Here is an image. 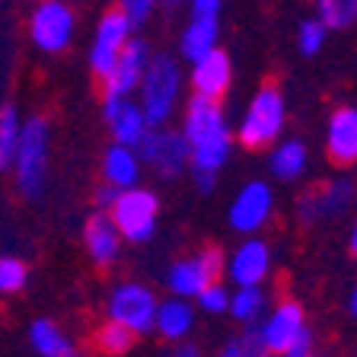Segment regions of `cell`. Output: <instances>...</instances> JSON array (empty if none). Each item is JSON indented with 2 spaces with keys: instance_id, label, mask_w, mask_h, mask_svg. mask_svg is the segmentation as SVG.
<instances>
[{
  "instance_id": "15",
  "label": "cell",
  "mask_w": 357,
  "mask_h": 357,
  "mask_svg": "<svg viewBox=\"0 0 357 357\" xmlns=\"http://www.w3.org/2000/svg\"><path fill=\"white\" fill-rule=\"evenodd\" d=\"M233 83V64H230V54L223 48H211L208 54L192 61V89L195 96L201 99H217L230 89Z\"/></svg>"
},
{
  "instance_id": "39",
  "label": "cell",
  "mask_w": 357,
  "mask_h": 357,
  "mask_svg": "<svg viewBox=\"0 0 357 357\" xmlns=\"http://www.w3.org/2000/svg\"><path fill=\"white\" fill-rule=\"evenodd\" d=\"M348 312H351V316H354V319H357V284H354V290H351V294H348Z\"/></svg>"
},
{
  "instance_id": "44",
  "label": "cell",
  "mask_w": 357,
  "mask_h": 357,
  "mask_svg": "<svg viewBox=\"0 0 357 357\" xmlns=\"http://www.w3.org/2000/svg\"><path fill=\"white\" fill-rule=\"evenodd\" d=\"M310 357H319V354H310Z\"/></svg>"
},
{
  "instance_id": "34",
  "label": "cell",
  "mask_w": 357,
  "mask_h": 357,
  "mask_svg": "<svg viewBox=\"0 0 357 357\" xmlns=\"http://www.w3.org/2000/svg\"><path fill=\"white\" fill-rule=\"evenodd\" d=\"M198 255H201V261H204V268H208V275L217 281V278L223 275V268H227V259H223V252L217 249V245H204Z\"/></svg>"
},
{
  "instance_id": "28",
  "label": "cell",
  "mask_w": 357,
  "mask_h": 357,
  "mask_svg": "<svg viewBox=\"0 0 357 357\" xmlns=\"http://www.w3.org/2000/svg\"><path fill=\"white\" fill-rule=\"evenodd\" d=\"M316 20L326 29H351L357 22V0H316Z\"/></svg>"
},
{
  "instance_id": "23",
  "label": "cell",
  "mask_w": 357,
  "mask_h": 357,
  "mask_svg": "<svg viewBox=\"0 0 357 357\" xmlns=\"http://www.w3.org/2000/svg\"><path fill=\"white\" fill-rule=\"evenodd\" d=\"M236 322L243 326H259V319L268 312V294L261 284H245V287H236L230 294V306H227Z\"/></svg>"
},
{
  "instance_id": "37",
  "label": "cell",
  "mask_w": 357,
  "mask_h": 357,
  "mask_svg": "<svg viewBox=\"0 0 357 357\" xmlns=\"http://www.w3.org/2000/svg\"><path fill=\"white\" fill-rule=\"evenodd\" d=\"M166 357H201V348L198 344H192V342H178Z\"/></svg>"
},
{
  "instance_id": "33",
  "label": "cell",
  "mask_w": 357,
  "mask_h": 357,
  "mask_svg": "<svg viewBox=\"0 0 357 357\" xmlns=\"http://www.w3.org/2000/svg\"><path fill=\"white\" fill-rule=\"evenodd\" d=\"M153 3L156 0H121V10H125V16L131 20L134 29H141L144 22L150 20V13H153Z\"/></svg>"
},
{
  "instance_id": "11",
  "label": "cell",
  "mask_w": 357,
  "mask_h": 357,
  "mask_svg": "<svg viewBox=\"0 0 357 357\" xmlns=\"http://www.w3.org/2000/svg\"><path fill=\"white\" fill-rule=\"evenodd\" d=\"M275 214V192L268 182L252 178L236 192L230 204V227L236 233H259Z\"/></svg>"
},
{
  "instance_id": "43",
  "label": "cell",
  "mask_w": 357,
  "mask_h": 357,
  "mask_svg": "<svg viewBox=\"0 0 357 357\" xmlns=\"http://www.w3.org/2000/svg\"><path fill=\"white\" fill-rule=\"evenodd\" d=\"M259 357H271V354H268V351H265V354H259Z\"/></svg>"
},
{
  "instance_id": "21",
  "label": "cell",
  "mask_w": 357,
  "mask_h": 357,
  "mask_svg": "<svg viewBox=\"0 0 357 357\" xmlns=\"http://www.w3.org/2000/svg\"><path fill=\"white\" fill-rule=\"evenodd\" d=\"M306 163H310V150H306L303 141H297V137H281V141L271 144L268 169H271L275 178L294 182V178H300L306 172Z\"/></svg>"
},
{
  "instance_id": "7",
  "label": "cell",
  "mask_w": 357,
  "mask_h": 357,
  "mask_svg": "<svg viewBox=\"0 0 357 357\" xmlns=\"http://www.w3.org/2000/svg\"><path fill=\"white\" fill-rule=\"evenodd\" d=\"M156 303L160 300H156V294L147 284L119 281L109 290V297H105V319L131 328L134 335H150L153 332Z\"/></svg>"
},
{
  "instance_id": "8",
  "label": "cell",
  "mask_w": 357,
  "mask_h": 357,
  "mask_svg": "<svg viewBox=\"0 0 357 357\" xmlns=\"http://www.w3.org/2000/svg\"><path fill=\"white\" fill-rule=\"evenodd\" d=\"M137 156L141 163L150 166L156 176L163 178H178L188 169V144L182 137V131L160 125V128H147V134L137 144Z\"/></svg>"
},
{
  "instance_id": "40",
  "label": "cell",
  "mask_w": 357,
  "mask_h": 357,
  "mask_svg": "<svg viewBox=\"0 0 357 357\" xmlns=\"http://www.w3.org/2000/svg\"><path fill=\"white\" fill-rule=\"evenodd\" d=\"M351 252L357 255V220H354V227H351Z\"/></svg>"
},
{
  "instance_id": "12",
  "label": "cell",
  "mask_w": 357,
  "mask_h": 357,
  "mask_svg": "<svg viewBox=\"0 0 357 357\" xmlns=\"http://www.w3.org/2000/svg\"><path fill=\"white\" fill-rule=\"evenodd\" d=\"M303 328H306V310L297 300H281L275 310H268L265 322L259 326V335H261V344H265L268 354L281 357Z\"/></svg>"
},
{
  "instance_id": "18",
  "label": "cell",
  "mask_w": 357,
  "mask_h": 357,
  "mask_svg": "<svg viewBox=\"0 0 357 357\" xmlns=\"http://www.w3.org/2000/svg\"><path fill=\"white\" fill-rule=\"evenodd\" d=\"M141 172H144V163L134 147H125V144H109L105 147V153H102L105 185L125 192V188H134L141 182Z\"/></svg>"
},
{
  "instance_id": "19",
  "label": "cell",
  "mask_w": 357,
  "mask_h": 357,
  "mask_svg": "<svg viewBox=\"0 0 357 357\" xmlns=\"http://www.w3.org/2000/svg\"><path fill=\"white\" fill-rule=\"evenodd\" d=\"M195 328V306L182 297H169L156 303V316H153V332L166 342L178 344L185 342Z\"/></svg>"
},
{
  "instance_id": "14",
  "label": "cell",
  "mask_w": 357,
  "mask_h": 357,
  "mask_svg": "<svg viewBox=\"0 0 357 357\" xmlns=\"http://www.w3.org/2000/svg\"><path fill=\"white\" fill-rule=\"evenodd\" d=\"M102 119L112 131V144H125V147H137L150 128L134 96L102 99Z\"/></svg>"
},
{
  "instance_id": "24",
  "label": "cell",
  "mask_w": 357,
  "mask_h": 357,
  "mask_svg": "<svg viewBox=\"0 0 357 357\" xmlns=\"http://www.w3.org/2000/svg\"><path fill=\"white\" fill-rule=\"evenodd\" d=\"M312 204H316V217H338L354 204V185L348 178H335V182H326L322 188L312 192Z\"/></svg>"
},
{
  "instance_id": "31",
  "label": "cell",
  "mask_w": 357,
  "mask_h": 357,
  "mask_svg": "<svg viewBox=\"0 0 357 357\" xmlns=\"http://www.w3.org/2000/svg\"><path fill=\"white\" fill-rule=\"evenodd\" d=\"M259 354H265L259 326H245V332L239 335V338H233V342L223 344L217 357H259Z\"/></svg>"
},
{
  "instance_id": "30",
  "label": "cell",
  "mask_w": 357,
  "mask_h": 357,
  "mask_svg": "<svg viewBox=\"0 0 357 357\" xmlns=\"http://www.w3.org/2000/svg\"><path fill=\"white\" fill-rule=\"evenodd\" d=\"M326 38H328V29L322 26L316 16H310V20L300 22L297 29V48L303 58H316V54L326 48Z\"/></svg>"
},
{
  "instance_id": "41",
  "label": "cell",
  "mask_w": 357,
  "mask_h": 357,
  "mask_svg": "<svg viewBox=\"0 0 357 357\" xmlns=\"http://www.w3.org/2000/svg\"><path fill=\"white\" fill-rule=\"evenodd\" d=\"M61 357H80V354H77V351L70 348V351H67V354H61Z\"/></svg>"
},
{
  "instance_id": "22",
  "label": "cell",
  "mask_w": 357,
  "mask_h": 357,
  "mask_svg": "<svg viewBox=\"0 0 357 357\" xmlns=\"http://www.w3.org/2000/svg\"><path fill=\"white\" fill-rule=\"evenodd\" d=\"M217 38H220V16H192L178 38V52L185 54V61H195L217 48Z\"/></svg>"
},
{
  "instance_id": "9",
  "label": "cell",
  "mask_w": 357,
  "mask_h": 357,
  "mask_svg": "<svg viewBox=\"0 0 357 357\" xmlns=\"http://www.w3.org/2000/svg\"><path fill=\"white\" fill-rule=\"evenodd\" d=\"M131 36H134V26L121 7L105 10V13L99 16V26H96V32H93V42H89V70H93L99 80L112 70L115 58L121 54V48L128 45Z\"/></svg>"
},
{
  "instance_id": "10",
  "label": "cell",
  "mask_w": 357,
  "mask_h": 357,
  "mask_svg": "<svg viewBox=\"0 0 357 357\" xmlns=\"http://www.w3.org/2000/svg\"><path fill=\"white\" fill-rule=\"evenodd\" d=\"M150 64V45L144 38L131 36L121 54L115 58L112 70L102 77V99H119V96H134V89L141 83L144 70Z\"/></svg>"
},
{
  "instance_id": "27",
  "label": "cell",
  "mask_w": 357,
  "mask_h": 357,
  "mask_svg": "<svg viewBox=\"0 0 357 357\" xmlns=\"http://www.w3.org/2000/svg\"><path fill=\"white\" fill-rule=\"evenodd\" d=\"M134 338H137V335H134L131 328L119 326V322H112V319H105L102 326L96 328V335H93V342H96L99 354H105V357L128 354V351L134 348Z\"/></svg>"
},
{
  "instance_id": "29",
  "label": "cell",
  "mask_w": 357,
  "mask_h": 357,
  "mask_svg": "<svg viewBox=\"0 0 357 357\" xmlns=\"http://www.w3.org/2000/svg\"><path fill=\"white\" fill-rule=\"evenodd\" d=\"M29 281V268L26 261L16 259V255H0V297H10V294H20Z\"/></svg>"
},
{
  "instance_id": "42",
  "label": "cell",
  "mask_w": 357,
  "mask_h": 357,
  "mask_svg": "<svg viewBox=\"0 0 357 357\" xmlns=\"http://www.w3.org/2000/svg\"><path fill=\"white\" fill-rule=\"evenodd\" d=\"M166 3H188V0H166Z\"/></svg>"
},
{
  "instance_id": "5",
  "label": "cell",
  "mask_w": 357,
  "mask_h": 357,
  "mask_svg": "<svg viewBox=\"0 0 357 357\" xmlns=\"http://www.w3.org/2000/svg\"><path fill=\"white\" fill-rule=\"evenodd\" d=\"M112 223L119 227L121 239L128 243H147L156 233V220H160V198L150 188L134 185L115 195L109 208Z\"/></svg>"
},
{
  "instance_id": "2",
  "label": "cell",
  "mask_w": 357,
  "mask_h": 357,
  "mask_svg": "<svg viewBox=\"0 0 357 357\" xmlns=\"http://www.w3.org/2000/svg\"><path fill=\"white\" fill-rule=\"evenodd\" d=\"M48 153H52V125L42 115H32L20 128V144L10 166L16 176V188L26 201L42 198L48 182Z\"/></svg>"
},
{
  "instance_id": "36",
  "label": "cell",
  "mask_w": 357,
  "mask_h": 357,
  "mask_svg": "<svg viewBox=\"0 0 357 357\" xmlns=\"http://www.w3.org/2000/svg\"><path fill=\"white\" fill-rule=\"evenodd\" d=\"M192 16H220L223 0H188Z\"/></svg>"
},
{
  "instance_id": "35",
  "label": "cell",
  "mask_w": 357,
  "mask_h": 357,
  "mask_svg": "<svg viewBox=\"0 0 357 357\" xmlns=\"http://www.w3.org/2000/svg\"><path fill=\"white\" fill-rule=\"evenodd\" d=\"M297 217H300V223H303V227H312V223L319 220V217H316V204H312V192H303V195H300V201H297Z\"/></svg>"
},
{
  "instance_id": "20",
  "label": "cell",
  "mask_w": 357,
  "mask_h": 357,
  "mask_svg": "<svg viewBox=\"0 0 357 357\" xmlns=\"http://www.w3.org/2000/svg\"><path fill=\"white\" fill-rule=\"evenodd\" d=\"M211 281H214V278L208 275V268H204L201 255L176 259L169 265V271H166V287H169V294L172 297H182V300H195Z\"/></svg>"
},
{
  "instance_id": "13",
  "label": "cell",
  "mask_w": 357,
  "mask_h": 357,
  "mask_svg": "<svg viewBox=\"0 0 357 357\" xmlns=\"http://www.w3.org/2000/svg\"><path fill=\"white\" fill-rule=\"evenodd\" d=\"M230 281L236 287H245V284H265V278L271 275V245L259 236H249L233 249V255L227 259V268H223Z\"/></svg>"
},
{
  "instance_id": "16",
  "label": "cell",
  "mask_w": 357,
  "mask_h": 357,
  "mask_svg": "<svg viewBox=\"0 0 357 357\" xmlns=\"http://www.w3.org/2000/svg\"><path fill=\"white\" fill-rule=\"evenodd\" d=\"M326 153L335 166H354L357 163V109L342 105L332 112L326 128Z\"/></svg>"
},
{
  "instance_id": "6",
  "label": "cell",
  "mask_w": 357,
  "mask_h": 357,
  "mask_svg": "<svg viewBox=\"0 0 357 357\" xmlns=\"http://www.w3.org/2000/svg\"><path fill=\"white\" fill-rule=\"evenodd\" d=\"M77 36V13L67 0H38L29 16V38L42 54H61Z\"/></svg>"
},
{
  "instance_id": "32",
  "label": "cell",
  "mask_w": 357,
  "mask_h": 357,
  "mask_svg": "<svg viewBox=\"0 0 357 357\" xmlns=\"http://www.w3.org/2000/svg\"><path fill=\"white\" fill-rule=\"evenodd\" d=\"M195 300H198V310H204L208 316H220V312H227V306H230V290L223 287V284L211 281Z\"/></svg>"
},
{
  "instance_id": "3",
  "label": "cell",
  "mask_w": 357,
  "mask_h": 357,
  "mask_svg": "<svg viewBox=\"0 0 357 357\" xmlns=\"http://www.w3.org/2000/svg\"><path fill=\"white\" fill-rule=\"evenodd\" d=\"M137 105H141L144 119L150 128H160L172 119L182 93V67L172 54H150V64L137 83Z\"/></svg>"
},
{
  "instance_id": "38",
  "label": "cell",
  "mask_w": 357,
  "mask_h": 357,
  "mask_svg": "<svg viewBox=\"0 0 357 357\" xmlns=\"http://www.w3.org/2000/svg\"><path fill=\"white\" fill-rule=\"evenodd\" d=\"M115 195H119V188H112V185H99V192H96V204L99 208H112V201H115Z\"/></svg>"
},
{
  "instance_id": "4",
  "label": "cell",
  "mask_w": 357,
  "mask_h": 357,
  "mask_svg": "<svg viewBox=\"0 0 357 357\" xmlns=\"http://www.w3.org/2000/svg\"><path fill=\"white\" fill-rule=\"evenodd\" d=\"M284 125H287V102H284V93L275 83H265V86L249 99L243 119L236 125V141L245 150H265L275 141H281Z\"/></svg>"
},
{
  "instance_id": "26",
  "label": "cell",
  "mask_w": 357,
  "mask_h": 357,
  "mask_svg": "<svg viewBox=\"0 0 357 357\" xmlns=\"http://www.w3.org/2000/svg\"><path fill=\"white\" fill-rule=\"evenodd\" d=\"M20 128L22 119L16 112L13 102H3L0 105V172H7L13 166V153H16V144H20Z\"/></svg>"
},
{
  "instance_id": "17",
  "label": "cell",
  "mask_w": 357,
  "mask_h": 357,
  "mask_svg": "<svg viewBox=\"0 0 357 357\" xmlns=\"http://www.w3.org/2000/svg\"><path fill=\"white\" fill-rule=\"evenodd\" d=\"M83 245L96 268H112L121 252V233L112 223L109 211H96L83 227Z\"/></svg>"
},
{
  "instance_id": "25",
  "label": "cell",
  "mask_w": 357,
  "mask_h": 357,
  "mask_svg": "<svg viewBox=\"0 0 357 357\" xmlns=\"http://www.w3.org/2000/svg\"><path fill=\"white\" fill-rule=\"evenodd\" d=\"M29 344L38 357H61V354H67V351L74 348L70 338L61 332V326L52 322V319H36L32 322L29 326Z\"/></svg>"
},
{
  "instance_id": "1",
  "label": "cell",
  "mask_w": 357,
  "mask_h": 357,
  "mask_svg": "<svg viewBox=\"0 0 357 357\" xmlns=\"http://www.w3.org/2000/svg\"><path fill=\"white\" fill-rule=\"evenodd\" d=\"M182 137L188 144V169L195 176V185L201 192H211L217 182V172L230 160L233 131L217 99L192 96L182 119Z\"/></svg>"
}]
</instances>
